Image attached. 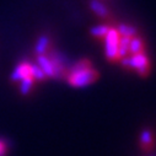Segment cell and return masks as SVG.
Masks as SVG:
<instances>
[{"label":"cell","instance_id":"1","mask_svg":"<svg viewBox=\"0 0 156 156\" xmlns=\"http://www.w3.org/2000/svg\"><path fill=\"white\" fill-rule=\"evenodd\" d=\"M98 77V73L92 68L87 59L77 62L68 75V83L74 87H84L95 83Z\"/></svg>","mask_w":156,"mask_h":156},{"label":"cell","instance_id":"2","mask_svg":"<svg viewBox=\"0 0 156 156\" xmlns=\"http://www.w3.org/2000/svg\"><path fill=\"white\" fill-rule=\"evenodd\" d=\"M119 33L115 28L109 27L105 38V53L108 60L118 59V43H119Z\"/></svg>","mask_w":156,"mask_h":156},{"label":"cell","instance_id":"3","mask_svg":"<svg viewBox=\"0 0 156 156\" xmlns=\"http://www.w3.org/2000/svg\"><path fill=\"white\" fill-rule=\"evenodd\" d=\"M130 63H132V69L136 70V73L140 76H146L149 73V59L147 55L145 53H138V54H133L130 57Z\"/></svg>","mask_w":156,"mask_h":156},{"label":"cell","instance_id":"4","mask_svg":"<svg viewBox=\"0 0 156 156\" xmlns=\"http://www.w3.org/2000/svg\"><path fill=\"white\" fill-rule=\"evenodd\" d=\"M37 65L41 68V70L44 73L46 77H52V79H57V73L54 69V65L51 60V58L44 54V55H37Z\"/></svg>","mask_w":156,"mask_h":156},{"label":"cell","instance_id":"5","mask_svg":"<svg viewBox=\"0 0 156 156\" xmlns=\"http://www.w3.org/2000/svg\"><path fill=\"white\" fill-rule=\"evenodd\" d=\"M26 76H32L31 75V63L22 62L15 68V70L12 71L10 77H11V81L19 83L20 80H22Z\"/></svg>","mask_w":156,"mask_h":156},{"label":"cell","instance_id":"6","mask_svg":"<svg viewBox=\"0 0 156 156\" xmlns=\"http://www.w3.org/2000/svg\"><path fill=\"white\" fill-rule=\"evenodd\" d=\"M49 47H51V40H49V37L47 34L41 36L37 40V42H36V47H34L36 54L37 55H44V54H47V52L49 51Z\"/></svg>","mask_w":156,"mask_h":156},{"label":"cell","instance_id":"7","mask_svg":"<svg viewBox=\"0 0 156 156\" xmlns=\"http://www.w3.org/2000/svg\"><path fill=\"white\" fill-rule=\"evenodd\" d=\"M90 8L91 10L101 19H107L109 16V12H108V9L101 3L98 2V0H92V2L90 3Z\"/></svg>","mask_w":156,"mask_h":156},{"label":"cell","instance_id":"8","mask_svg":"<svg viewBox=\"0 0 156 156\" xmlns=\"http://www.w3.org/2000/svg\"><path fill=\"white\" fill-rule=\"evenodd\" d=\"M144 49V42L139 36H134L133 38H130L129 42V52L132 54H138L141 53Z\"/></svg>","mask_w":156,"mask_h":156},{"label":"cell","instance_id":"9","mask_svg":"<svg viewBox=\"0 0 156 156\" xmlns=\"http://www.w3.org/2000/svg\"><path fill=\"white\" fill-rule=\"evenodd\" d=\"M117 32L119 33V36L122 37H128V38H133L134 36H136V30L135 27L130 26V25H126V23H119L117 26Z\"/></svg>","mask_w":156,"mask_h":156},{"label":"cell","instance_id":"10","mask_svg":"<svg viewBox=\"0 0 156 156\" xmlns=\"http://www.w3.org/2000/svg\"><path fill=\"white\" fill-rule=\"evenodd\" d=\"M129 42L130 38L128 37H119V43H118V59H122L128 55L129 53Z\"/></svg>","mask_w":156,"mask_h":156},{"label":"cell","instance_id":"11","mask_svg":"<svg viewBox=\"0 0 156 156\" xmlns=\"http://www.w3.org/2000/svg\"><path fill=\"white\" fill-rule=\"evenodd\" d=\"M19 83H20V92L22 95H28L31 92L32 87H33L34 80H33L32 76H26L22 80H20Z\"/></svg>","mask_w":156,"mask_h":156},{"label":"cell","instance_id":"12","mask_svg":"<svg viewBox=\"0 0 156 156\" xmlns=\"http://www.w3.org/2000/svg\"><path fill=\"white\" fill-rule=\"evenodd\" d=\"M108 30H109L108 25H97V26L91 27L90 33L96 38H103L106 36V33L108 32Z\"/></svg>","mask_w":156,"mask_h":156},{"label":"cell","instance_id":"13","mask_svg":"<svg viewBox=\"0 0 156 156\" xmlns=\"http://www.w3.org/2000/svg\"><path fill=\"white\" fill-rule=\"evenodd\" d=\"M31 75L34 81H43L46 79L44 73L41 70V68L37 64H31Z\"/></svg>","mask_w":156,"mask_h":156},{"label":"cell","instance_id":"14","mask_svg":"<svg viewBox=\"0 0 156 156\" xmlns=\"http://www.w3.org/2000/svg\"><path fill=\"white\" fill-rule=\"evenodd\" d=\"M6 150H8V146H6V143L4 140L0 139V156H5L6 154Z\"/></svg>","mask_w":156,"mask_h":156}]
</instances>
